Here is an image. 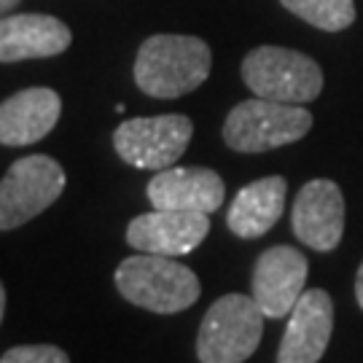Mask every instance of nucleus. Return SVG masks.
I'll return each mask as SVG.
<instances>
[{
    "label": "nucleus",
    "instance_id": "nucleus-10",
    "mask_svg": "<svg viewBox=\"0 0 363 363\" xmlns=\"http://www.w3.org/2000/svg\"><path fill=\"white\" fill-rule=\"evenodd\" d=\"M291 229L312 250H334L345 234V196L337 183L325 178L304 183L294 202Z\"/></svg>",
    "mask_w": 363,
    "mask_h": 363
},
{
    "label": "nucleus",
    "instance_id": "nucleus-9",
    "mask_svg": "<svg viewBox=\"0 0 363 363\" xmlns=\"http://www.w3.org/2000/svg\"><path fill=\"white\" fill-rule=\"evenodd\" d=\"M307 259L291 245H274L264 250L250 277V296L267 318H286L307 291Z\"/></svg>",
    "mask_w": 363,
    "mask_h": 363
},
{
    "label": "nucleus",
    "instance_id": "nucleus-19",
    "mask_svg": "<svg viewBox=\"0 0 363 363\" xmlns=\"http://www.w3.org/2000/svg\"><path fill=\"white\" fill-rule=\"evenodd\" d=\"M16 3H19V0H0V19H3V16H6L9 11H11Z\"/></svg>",
    "mask_w": 363,
    "mask_h": 363
},
{
    "label": "nucleus",
    "instance_id": "nucleus-2",
    "mask_svg": "<svg viewBox=\"0 0 363 363\" xmlns=\"http://www.w3.org/2000/svg\"><path fill=\"white\" fill-rule=\"evenodd\" d=\"M116 291L135 307H143L156 315H175L194 304L202 286L186 264L169 256L138 253L116 267Z\"/></svg>",
    "mask_w": 363,
    "mask_h": 363
},
{
    "label": "nucleus",
    "instance_id": "nucleus-17",
    "mask_svg": "<svg viewBox=\"0 0 363 363\" xmlns=\"http://www.w3.org/2000/svg\"><path fill=\"white\" fill-rule=\"evenodd\" d=\"M0 363H70V355L57 345H16L0 355Z\"/></svg>",
    "mask_w": 363,
    "mask_h": 363
},
{
    "label": "nucleus",
    "instance_id": "nucleus-11",
    "mask_svg": "<svg viewBox=\"0 0 363 363\" xmlns=\"http://www.w3.org/2000/svg\"><path fill=\"white\" fill-rule=\"evenodd\" d=\"M334 334V301L323 288H307L291 310L277 363H318Z\"/></svg>",
    "mask_w": 363,
    "mask_h": 363
},
{
    "label": "nucleus",
    "instance_id": "nucleus-4",
    "mask_svg": "<svg viewBox=\"0 0 363 363\" xmlns=\"http://www.w3.org/2000/svg\"><path fill=\"white\" fill-rule=\"evenodd\" d=\"M264 312L253 296L226 294L205 312L196 334L199 363H245L259 350Z\"/></svg>",
    "mask_w": 363,
    "mask_h": 363
},
{
    "label": "nucleus",
    "instance_id": "nucleus-16",
    "mask_svg": "<svg viewBox=\"0 0 363 363\" xmlns=\"http://www.w3.org/2000/svg\"><path fill=\"white\" fill-rule=\"evenodd\" d=\"M291 13L310 22L318 30L339 33L355 22V3L352 0H280Z\"/></svg>",
    "mask_w": 363,
    "mask_h": 363
},
{
    "label": "nucleus",
    "instance_id": "nucleus-13",
    "mask_svg": "<svg viewBox=\"0 0 363 363\" xmlns=\"http://www.w3.org/2000/svg\"><path fill=\"white\" fill-rule=\"evenodd\" d=\"M62 113L60 94L49 86H30L0 103V145H33L57 127Z\"/></svg>",
    "mask_w": 363,
    "mask_h": 363
},
{
    "label": "nucleus",
    "instance_id": "nucleus-1",
    "mask_svg": "<svg viewBox=\"0 0 363 363\" xmlns=\"http://www.w3.org/2000/svg\"><path fill=\"white\" fill-rule=\"evenodd\" d=\"M213 54L194 35H151L135 60V84L156 100H175L199 89L210 76Z\"/></svg>",
    "mask_w": 363,
    "mask_h": 363
},
{
    "label": "nucleus",
    "instance_id": "nucleus-5",
    "mask_svg": "<svg viewBox=\"0 0 363 363\" xmlns=\"http://www.w3.org/2000/svg\"><path fill=\"white\" fill-rule=\"evenodd\" d=\"M242 81L256 97L304 105L323 91V70L301 52L259 46L242 60Z\"/></svg>",
    "mask_w": 363,
    "mask_h": 363
},
{
    "label": "nucleus",
    "instance_id": "nucleus-15",
    "mask_svg": "<svg viewBox=\"0 0 363 363\" xmlns=\"http://www.w3.org/2000/svg\"><path fill=\"white\" fill-rule=\"evenodd\" d=\"M288 183L280 175H269L242 186L229 205L226 226L240 240H256L272 229L286 210Z\"/></svg>",
    "mask_w": 363,
    "mask_h": 363
},
{
    "label": "nucleus",
    "instance_id": "nucleus-7",
    "mask_svg": "<svg viewBox=\"0 0 363 363\" xmlns=\"http://www.w3.org/2000/svg\"><path fill=\"white\" fill-rule=\"evenodd\" d=\"M194 124L189 116H140L121 121L113 132L116 154L138 169H167L172 167L191 143Z\"/></svg>",
    "mask_w": 363,
    "mask_h": 363
},
{
    "label": "nucleus",
    "instance_id": "nucleus-14",
    "mask_svg": "<svg viewBox=\"0 0 363 363\" xmlns=\"http://www.w3.org/2000/svg\"><path fill=\"white\" fill-rule=\"evenodd\" d=\"M73 33L49 13H11L0 19V62L57 57L70 46Z\"/></svg>",
    "mask_w": 363,
    "mask_h": 363
},
{
    "label": "nucleus",
    "instance_id": "nucleus-8",
    "mask_svg": "<svg viewBox=\"0 0 363 363\" xmlns=\"http://www.w3.org/2000/svg\"><path fill=\"white\" fill-rule=\"evenodd\" d=\"M210 234V216L186 210H151L130 220L127 245L154 256H189Z\"/></svg>",
    "mask_w": 363,
    "mask_h": 363
},
{
    "label": "nucleus",
    "instance_id": "nucleus-20",
    "mask_svg": "<svg viewBox=\"0 0 363 363\" xmlns=\"http://www.w3.org/2000/svg\"><path fill=\"white\" fill-rule=\"evenodd\" d=\"M3 315H6V286L0 283V323H3Z\"/></svg>",
    "mask_w": 363,
    "mask_h": 363
},
{
    "label": "nucleus",
    "instance_id": "nucleus-6",
    "mask_svg": "<svg viewBox=\"0 0 363 363\" xmlns=\"http://www.w3.org/2000/svg\"><path fill=\"white\" fill-rule=\"evenodd\" d=\"M65 191V169L46 154L16 159L0 181V232L25 226Z\"/></svg>",
    "mask_w": 363,
    "mask_h": 363
},
{
    "label": "nucleus",
    "instance_id": "nucleus-3",
    "mask_svg": "<svg viewBox=\"0 0 363 363\" xmlns=\"http://www.w3.org/2000/svg\"><path fill=\"white\" fill-rule=\"evenodd\" d=\"M312 130V113L294 103L250 97L234 105L223 121V143L237 154H264L301 140Z\"/></svg>",
    "mask_w": 363,
    "mask_h": 363
},
{
    "label": "nucleus",
    "instance_id": "nucleus-18",
    "mask_svg": "<svg viewBox=\"0 0 363 363\" xmlns=\"http://www.w3.org/2000/svg\"><path fill=\"white\" fill-rule=\"evenodd\" d=\"M355 298H358V307L363 310V264L358 267V274H355Z\"/></svg>",
    "mask_w": 363,
    "mask_h": 363
},
{
    "label": "nucleus",
    "instance_id": "nucleus-12",
    "mask_svg": "<svg viewBox=\"0 0 363 363\" xmlns=\"http://www.w3.org/2000/svg\"><path fill=\"white\" fill-rule=\"evenodd\" d=\"M148 202L156 210L216 213L223 205L226 186L216 169L208 167H167L148 181Z\"/></svg>",
    "mask_w": 363,
    "mask_h": 363
}]
</instances>
